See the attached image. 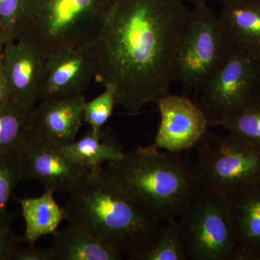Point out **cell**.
<instances>
[{
    "label": "cell",
    "instance_id": "cell-1",
    "mask_svg": "<svg viewBox=\"0 0 260 260\" xmlns=\"http://www.w3.org/2000/svg\"><path fill=\"white\" fill-rule=\"evenodd\" d=\"M189 8L182 0H116L96 39L85 48L95 80L136 114L170 93Z\"/></svg>",
    "mask_w": 260,
    "mask_h": 260
},
{
    "label": "cell",
    "instance_id": "cell-2",
    "mask_svg": "<svg viewBox=\"0 0 260 260\" xmlns=\"http://www.w3.org/2000/svg\"><path fill=\"white\" fill-rule=\"evenodd\" d=\"M64 210L68 224L86 229L129 260L153 244L162 227L107 168L87 171Z\"/></svg>",
    "mask_w": 260,
    "mask_h": 260
},
{
    "label": "cell",
    "instance_id": "cell-3",
    "mask_svg": "<svg viewBox=\"0 0 260 260\" xmlns=\"http://www.w3.org/2000/svg\"><path fill=\"white\" fill-rule=\"evenodd\" d=\"M107 169L160 221L179 218L201 188L194 167L179 153L152 145L124 152Z\"/></svg>",
    "mask_w": 260,
    "mask_h": 260
},
{
    "label": "cell",
    "instance_id": "cell-4",
    "mask_svg": "<svg viewBox=\"0 0 260 260\" xmlns=\"http://www.w3.org/2000/svg\"><path fill=\"white\" fill-rule=\"evenodd\" d=\"M116 0H25L16 40L47 56L86 48L96 39Z\"/></svg>",
    "mask_w": 260,
    "mask_h": 260
},
{
    "label": "cell",
    "instance_id": "cell-5",
    "mask_svg": "<svg viewBox=\"0 0 260 260\" xmlns=\"http://www.w3.org/2000/svg\"><path fill=\"white\" fill-rule=\"evenodd\" d=\"M234 49L219 15L208 4L194 5L178 45L175 81L198 93Z\"/></svg>",
    "mask_w": 260,
    "mask_h": 260
},
{
    "label": "cell",
    "instance_id": "cell-6",
    "mask_svg": "<svg viewBox=\"0 0 260 260\" xmlns=\"http://www.w3.org/2000/svg\"><path fill=\"white\" fill-rule=\"evenodd\" d=\"M187 260H235L237 245L223 194L201 187L178 218Z\"/></svg>",
    "mask_w": 260,
    "mask_h": 260
},
{
    "label": "cell",
    "instance_id": "cell-7",
    "mask_svg": "<svg viewBox=\"0 0 260 260\" xmlns=\"http://www.w3.org/2000/svg\"><path fill=\"white\" fill-rule=\"evenodd\" d=\"M197 148L193 167L200 187L225 194L260 179V149L234 135L208 133Z\"/></svg>",
    "mask_w": 260,
    "mask_h": 260
},
{
    "label": "cell",
    "instance_id": "cell-8",
    "mask_svg": "<svg viewBox=\"0 0 260 260\" xmlns=\"http://www.w3.org/2000/svg\"><path fill=\"white\" fill-rule=\"evenodd\" d=\"M198 102L210 125L220 121L260 95L259 59L234 48L207 80Z\"/></svg>",
    "mask_w": 260,
    "mask_h": 260
},
{
    "label": "cell",
    "instance_id": "cell-9",
    "mask_svg": "<svg viewBox=\"0 0 260 260\" xmlns=\"http://www.w3.org/2000/svg\"><path fill=\"white\" fill-rule=\"evenodd\" d=\"M18 155L21 181L39 180L54 193L69 194L88 171L68 156L62 145L30 134Z\"/></svg>",
    "mask_w": 260,
    "mask_h": 260
},
{
    "label": "cell",
    "instance_id": "cell-10",
    "mask_svg": "<svg viewBox=\"0 0 260 260\" xmlns=\"http://www.w3.org/2000/svg\"><path fill=\"white\" fill-rule=\"evenodd\" d=\"M160 121L153 148L180 153L198 146L208 133L209 121L196 102L169 93L155 102Z\"/></svg>",
    "mask_w": 260,
    "mask_h": 260
},
{
    "label": "cell",
    "instance_id": "cell-11",
    "mask_svg": "<svg viewBox=\"0 0 260 260\" xmlns=\"http://www.w3.org/2000/svg\"><path fill=\"white\" fill-rule=\"evenodd\" d=\"M46 56L20 40L7 42L1 56L9 102L34 110L39 101L44 79Z\"/></svg>",
    "mask_w": 260,
    "mask_h": 260
},
{
    "label": "cell",
    "instance_id": "cell-12",
    "mask_svg": "<svg viewBox=\"0 0 260 260\" xmlns=\"http://www.w3.org/2000/svg\"><path fill=\"white\" fill-rule=\"evenodd\" d=\"M93 79L95 67L85 48L58 49L46 56L39 101L57 95L83 94Z\"/></svg>",
    "mask_w": 260,
    "mask_h": 260
},
{
    "label": "cell",
    "instance_id": "cell-13",
    "mask_svg": "<svg viewBox=\"0 0 260 260\" xmlns=\"http://www.w3.org/2000/svg\"><path fill=\"white\" fill-rule=\"evenodd\" d=\"M32 112L30 134L60 145L75 140L83 120V94L57 95L40 101Z\"/></svg>",
    "mask_w": 260,
    "mask_h": 260
},
{
    "label": "cell",
    "instance_id": "cell-14",
    "mask_svg": "<svg viewBox=\"0 0 260 260\" xmlns=\"http://www.w3.org/2000/svg\"><path fill=\"white\" fill-rule=\"evenodd\" d=\"M223 195L237 245L235 260H260V179Z\"/></svg>",
    "mask_w": 260,
    "mask_h": 260
},
{
    "label": "cell",
    "instance_id": "cell-15",
    "mask_svg": "<svg viewBox=\"0 0 260 260\" xmlns=\"http://www.w3.org/2000/svg\"><path fill=\"white\" fill-rule=\"evenodd\" d=\"M219 15L233 47L260 59V0H229Z\"/></svg>",
    "mask_w": 260,
    "mask_h": 260
},
{
    "label": "cell",
    "instance_id": "cell-16",
    "mask_svg": "<svg viewBox=\"0 0 260 260\" xmlns=\"http://www.w3.org/2000/svg\"><path fill=\"white\" fill-rule=\"evenodd\" d=\"M54 260H121L124 256L83 228L68 224L53 234Z\"/></svg>",
    "mask_w": 260,
    "mask_h": 260
},
{
    "label": "cell",
    "instance_id": "cell-17",
    "mask_svg": "<svg viewBox=\"0 0 260 260\" xmlns=\"http://www.w3.org/2000/svg\"><path fill=\"white\" fill-rule=\"evenodd\" d=\"M54 194L46 190L38 198H18L25 223L23 241L28 246H34L44 236L53 235L65 220L64 208L57 204Z\"/></svg>",
    "mask_w": 260,
    "mask_h": 260
},
{
    "label": "cell",
    "instance_id": "cell-18",
    "mask_svg": "<svg viewBox=\"0 0 260 260\" xmlns=\"http://www.w3.org/2000/svg\"><path fill=\"white\" fill-rule=\"evenodd\" d=\"M65 154L89 171L119 160L124 152L109 132L90 129L78 141L62 145Z\"/></svg>",
    "mask_w": 260,
    "mask_h": 260
},
{
    "label": "cell",
    "instance_id": "cell-19",
    "mask_svg": "<svg viewBox=\"0 0 260 260\" xmlns=\"http://www.w3.org/2000/svg\"><path fill=\"white\" fill-rule=\"evenodd\" d=\"M34 110L10 102L0 108V155L18 153L30 134Z\"/></svg>",
    "mask_w": 260,
    "mask_h": 260
},
{
    "label": "cell",
    "instance_id": "cell-20",
    "mask_svg": "<svg viewBox=\"0 0 260 260\" xmlns=\"http://www.w3.org/2000/svg\"><path fill=\"white\" fill-rule=\"evenodd\" d=\"M218 126L260 149V95L220 121Z\"/></svg>",
    "mask_w": 260,
    "mask_h": 260
},
{
    "label": "cell",
    "instance_id": "cell-21",
    "mask_svg": "<svg viewBox=\"0 0 260 260\" xmlns=\"http://www.w3.org/2000/svg\"><path fill=\"white\" fill-rule=\"evenodd\" d=\"M167 223L153 244L135 260H187L178 218Z\"/></svg>",
    "mask_w": 260,
    "mask_h": 260
},
{
    "label": "cell",
    "instance_id": "cell-22",
    "mask_svg": "<svg viewBox=\"0 0 260 260\" xmlns=\"http://www.w3.org/2000/svg\"><path fill=\"white\" fill-rule=\"evenodd\" d=\"M104 91L90 102H85L83 108V120L94 131L103 129L112 116L116 102L115 89L112 85H105Z\"/></svg>",
    "mask_w": 260,
    "mask_h": 260
},
{
    "label": "cell",
    "instance_id": "cell-23",
    "mask_svg": "<svg viewBox=\"0 0 260 260\" xmlns=\"http://www.w3.org/2000/svg\"><path fill=\"white\" fill-rule=\"evenodd\" d=\"M20 181L18 153L0 155V215L10 213L8 203Z\"/></svg>",
    "mask_w": 260,
    "mask_h": 260
},
{
    "label": "cell",
    "instance_id": "cell-24",
    "mask_svg": "<svg viewBox=\"0 0 260 260\" xmlns=\"http://www.w3.org/2000/svg\"><path fill=\"white\" fill-rule=\"evenodd\" d=\"M25 0H0V28L7 41L16 40Z\"/></svg>",
    "mask_w": 260,
    "mask_h": 260
},
{
    "label": "cell",
    "instance_id": "cell-25",
    "mask_svg": "<svg viewBox=\"0 0 260 260\" xmlns=\"http://www.w3.org/2000/svg\"><path fill=\"white\" fill-rule=\"evenodd\" d=\"M13 215H0V260H13L21 247V241L15 237L11 229Z\"/></svg>",
    "mask_w": 260,
    "mask_h": 260
},
{
    "label": "cell",
    "instance_id": "cell-26",
    "mask_svg": "<svg viewBox=\"0 0 260 260\" xmlns=\"http://www.w3.org/2000/svg\"><path fill=\"white\" fill-rule=\"evenodd\" d=\"M13 260H54L50 248L40 249L34 246H23L17 251Z\"/></svg>",
    "mask_w": 260,
    "mask_h": 260
},
{
    "label": "cell",
    "instance_id": "cell-27",
    "mask_svg": "<svg viewBox=\"0 0 260 260\" xmlns=\"http://www.w3.org/2000/svg\"><path fill=\"white\" fill-rule=\"evenodd\" d=\"M8 103H9V99H8V91H7L4 77L2 73L1 65H0V108L5 107Z\"/></svg>",
    "mask_w": 260,
    "mask_h": 260
},
{
    "label": "cell",
    "instance_id": "cell-28",
    "mask_svg": "<svg viewBox=\"0 0 260 260\" xmlns=\"http://www.w3.org/2000/svg\"><path fill=\"white\" fill-rule=\"evenodd\" d=\"M7 42H8V41H7L6 38H5L1 28H0V57L3 55Z\"/></svg>",
    "mask_w": 260,
    "mask_h": 260
},
{
    "label": "cell",
    "instance_id": "cell-29",
    "mask_svg": "<svg viewBox=\"0 0 260 260\" xmlns=\"http://www.w3.org/2000/svg\"><path fill=\"white\" fill-rule=\"evenodd\" d=\"M184 3H191L193 5L200 4H208V3L213 0H182Z\"/></svg>",
    "mask_w": 260,
    "mask_h": 260
},
{
    "label": "cell",
    "instance_id": "cell-30",
    "mask_svg": "<svg viewBox=\"0 0 260 260\" xmlns=\"http://www.w3.org/2000/svg\"><path fill=\"white\" fill-rule=\"evenodd\" d=\"M218 1H220V3H223L224 2L229 1V0H218Z\"/></svg>",
    "mask_w": 260,
    "mask_h": 260
},
{
    "label": "cell",
    "instance_id": "cell-31",
    "mask_svg": "<svg viewBox=\"0 0 260 260\" xmlns=\"http://www.w3.org/2000/svg\"><path fill=\"white\" fill-rule=\"evenodd\" d=\"M0 65H1V57H0Z\"/></svg>",
    "mask_w": 260,
    "mask_h": 260
},
{
    "label": "cell",
    "instance_id": "cell-32",
    "mask_svg": "<svg viewBox=\"0 0 260 260\" xmlns=\"http://www.w3.org/2000/svg\"><path fill=\"white\" fill-rule=\"evenodd\" d=\"M259 59V65H260V59Z\"/></svg>",
    "mask_w": 260,
    "mask_h": 260
}]
</instances>
